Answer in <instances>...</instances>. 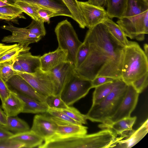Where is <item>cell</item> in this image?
Instances as JSON below:
<instances>
[{"instance_id": "484cf974", "label": "cell", "mask_w": 148, "mask_h": 148, "mask_svg": "<svg viewBox=\"0 0 148 148\" xmlns=\"http://www.w3.org/2000/svg\"><path fill=\"white\" fill-rule=\"evenodd\" d=\"M3 127L14 134L30 130L29 126L27 123L16 116L8 117L7 125Z\"/></svg>"}, {"instance_id": "9c48e42d", "label": "cell", "mask_w": 148, "mask_h": 148, "mask_svg": "<svg viewBox=\"0 0 148 148\" xmlns=\"http://www.w3.org/2000/svg\"><path fill=\"white\" fill-rule=\"evenodd\" d=\"M57 125L51 116L39 114L34 117L31 130L45 141L55 135Z\"/></svg>"}, {"instance_id": "7402d4cb", "label": "cell", "mask_w": 148, "mask_h": 148, "mask_svg": "<svg viewBox=\"0 0 148 148\" xmlns=\"http://www.w3.org/2000/svg\"><path fill=\"white\" fill-rule=\"evenodd\" d=\"M9 138L23 144L25 148H27L38 147L44 141L42 138L30 130L25 132L14 134Z\"/></svg>"}, {"instance_id": "52a82bcc", "label": "cell", "mask_w": 148, "mask_h": 148, "mask_svg": "<svg viewBox=\"0 0 148 148\" xmlns=\"http://www.w3.org/2000/svg\"><path fill=\"white\" fill-rule=\"evenodd\" d=\"M16 73L41 95L47 96L54 94L55 83L51 71H45L40 69L33 74L19 72Z\"/></svg>"}, {"instance_id": "603a6c76", "label": "cell", "mask_w": 148, "mask_h": 148, "mask_svg": "<svg viewBox=\"0 0 148 148\" xmlns=\"http://www.w3.org/2000/svg\"><path fill=\"white\" fill-rule=\"evenodd\" d=\"M147 10L148 1L127 0L125 9L122 17L130 18L136 16Z\"/></svg>"}, {"instance_id": "f35d334b", "label": "cell", "mask_w": 148, "mask_h": 148, "mask_svg": "<svg viewBox=\"0 0 148 148\" xmlns=\"http://www.w3.org/2000/svg\"><path fill=\"white\" fill-rule=\"evenodd\" d=\"M25 148L23 143L10 138H5L0 139V148Z\"/></svg>"}, {"instance_id": "816d5d0a", "label": "cell", "mask_w": 148, "mask_h": 148, "mask_svg": "<svg viewBox=\"0 0 148 148\" xmlns=\"http://www.w3.org/2000/svg\"><path fill=\"white\" fill-rule=\"evenodd\" d=\"M0 126H2L0 124Z\"/></svg>"}, {"instance_id": "f907efd6", "label": "cell", "mask_w": 148, "mask_h": 148, "mask_svg": "<svg viewBox=\"0 0 148 148\" xmlns=\"http://www.w3.org/2000/svg\"><path fill=\"white\" fill-rule=\"evenodd\" d=\"M143 50L145 55L148 57V45L147 44L145 43L144 45Z\"/></svg>"}, {"instance_id": "ba28073f", "label": "cell", "mask_w": 148, "mask_h": 148, "mask_svg": "<svg viewBox=\"0 0 148 148\" xmlns=\"http://www.w3.org/2000/svg\"><path fill=\"white\" fill-rule=\"evenodd\" d=\"M139 94L131 84L127 85L125 95L117 110L112 116L99 125V127L104 129L114 122L130 117L137 103Z\"/></svg>"}, {"instance_id": "83f0119b", "label": "cell", "mask_w": 148, "mask_h": 148, "mask_svg": "<svg viewBox=\"0 0 148 148\" xmlns=\"http://www.w3.org/2000/svg\"><path fill=\"white\" fill-rule=\"evenodd\" d=\"M116 80L112 82L107 83L95 88L93 94L92 105L98 103L110 92L115 85Z\"/></svg>"}, {"instance_id": "d4e9b609", "label": "cell", "mask_w": 148, "mask_h": 148, "mask_svg": "<svg viewBox=\"0 0 148 148\" xmlns=\"http://www.w3.org/2000/svg\"><path fill=\"white\" fill-rule=\"evenodd\" d=\"M127 0H107L106 10L108 18L116 17L119 19L123 15Z\"/></svg>"}, {"instance_id": "e0dca14e", "label": "cell", "mask_w": 148, "mask_h": 148, "mask_svg": "<svg viewBox=\"0 0 148 148\" xmlns=\"http://www.w3.org/2000/svg\"><path fill=\"white\" fill-rule=\"evenodd\" d=\"M136 118V116L124 118L107 126L104 129L110 130L117 136H121L120 137L122 140L128 137L134 131L132 127Z\"/></svg>"}, {"instance_id": "4dcf8cb0", "label": "cell", "mask_w": 148, "mask_h": 148, "mask_svg": "<svg viewBox=\"0 0 148 148\" xmlns=\"http://www.w3.org/2000/svg\"><path fill=\"white\" fill-rule=\"evenodd\" d=\"M45 102L49 108L62 110L67 108V105L60 97V95L51 94L46 96Z\"/></svg>"}, {"instance_id": "6da1fadb", "label": "cell", "mask_w": 148, "mask_h": 148, "mask_svg": "<svg viewBox=\"0 0 148 148\" xmlns=\"http://www.w3.org/2000/svg\"><path fill=\"white\" fill-rule=\"evenodd\" d=\"M84 40L88 43L89 51L76 73L83 79L92 81L105 76L121 79L125 47L112 36L106 26L99 23L89 29Z\"/></svg>"}, {"instance_id": "ac0fdd59", "label": "cell", "mask_w": 148, "mask_h": 148, "mask_svg": "<svg viewBox=\"0 0 148 148\" xmlns=\"http://www.w3.org/2000/svg\"><path fill=\"white\" fill-rule=\"evenodd\" d=\"M24 104L16 93L11 90L9 96L2 103L1 107L8 117L16 116L22 113Z\"/></svg>"}, {"instance_id": "5b68a950", "label": "cell", "mask_w": 148, "mask_h": 148, "mask_svg": "<svg viewBox=\"0 0 148 148\" xmlns=\"http://www.w3.org/2000/svg\"><path fill=\"white\" fill-rule=\"evenodd\" d=\"M91 88V81L81 78L75 71L60 95L65 104L69 106L86 96Z\"/></svg>"}, {"instance_id": "ee69618b", "label": "cell", "mask_w": 148, "mask_h": 148, "mask_svg": "<svg viewBox=\"0 0 148 148\" xmlns=\"http://www.w3.org/2000/svg\"><path fill=\"white\" fill-rule=\"evenodd\" d=\"M107 0H88L89 4L96 6L103 7L106 4Z\"/></svg>"}, {"instance_id": "4fadbf2b", "label": "cell", "mask_w": 148, "mask_h": 148, "mask_svg": "<svg viewBox=\"0 0 148 148\" xmlns=\"http://www.w3.org/2000/svg\"><path fill=\"white\" fill-rule=\"evenodd\" d=\"M53 75L55 90L53 95H60L64 86L75 72L74 66L69 61L63 62L50 71Z\"/></svg>"}, {"instance_id": "b9f144b4", "label": "cell", "mask_w": 148, "mask_h": 148, "mask_svg": "<svg viewBox=\"0 0 148 148\" xmlns=\"http://www.w3.org/2000/svg\"><path fill=\"white\" fill-rule=\"evenodd\" d=\"M116 79L105 76H99L95 77L91 81L92 88L110 82H112Z\"/></svg>"}, {"instance_id": "f6af8a7d", "label": "cell", "mask_w": 148, "mask_h": 148, "mask_svg": "<svg viewBox=\"0 0 148 148\" xmlns=\"http://www.w3.org/2000/svg\"><path fill=\"white\" fill-rule=\"evenodd\" d=\"M8 116L0 107V124L3 127L6 126Z\"/></svg>"}, {"instance_id": "f1b7e54d", "label": "cell", "mask_w": 148, "mask_h": 148, "mask_svg": "<svg viewBox=\"0 0 148 148\" xmlns=\"http://www.w3.org/2000/svg\"><path fill=\"white\" fill-rule=\"evenodd\" d=\"M30 49L28 46L18 43L0 56V64L15 58L21 53L28 51Z\"/></svg>"}, {"instance_id": "ffe728a7", "label": "cell", "mask_w": 148, "mask_h": 148, "mask_svg": "<svg viewBox=\"0 0 148 148\" xmlns=\"http://www.w3.org/2000/svg\"><path fill=\"white\" fill-rule=\"evenodd\" d=\"M148 119L137 130H134L128 137L117 141L114 147L130 148L139 142L148 132Z\"/></svg>"}, {"instance_id": "d590c367", "label": "cell", "mask_w": 148, "mask_h": 148, "mask_svg": "<svg viewBox=\"0 0 148 148\" xmlns=\"http://www.w3.org/2000/svg\"><path fill=\"white\" fill-rule=\"evenodd\" d=\"M23 12L22 10L14 5L0 7V13L14 19L20 16Z\"/></svg>"}, {"instance_id": "9a60e30c", "label": "cell", "mask_w": 148, "mask_h": 148, "mask_svg": "<svg viewBox=\"0 0 148 148\" xmlns=\"http://www.w3.org/2000/svg\"><path fill=\"white\" fill-rule=\"evenodd\" d=\"M40 61L41 69L45 71H50L60 64L69 61L67 52L58 47L40 56Z\"/></svg>"}, {"instance_id": "bcb514c9", "label": "cell", "mask_w": 148, "mask_h": 148, "mask_svg": "<svg viewBox=\"0 0 148 148\" xmlns=\"http://www.w3.org/2000/svg\"><path fill=\"white\" fill-rule=\"evenodd\" d=\"M17 44L6 45L3 43H0V56L7 51L16 46Z\"/></svg>"}, {"instance_id": "8d00e7d4", "label": "cell", "mask_w": 148, "mask_h": 148, "mask_svg": "<svg viewBox=\"0 0 148 148\" xmlns=\"http://www.w3.org/2000/svg\"><path fill=\"white\" fill-rule=\"evenodd\" d=\"M47 113L60 120L73 123L81 124L71 119L60 110L49 108Z\"/></svg>"}, {"instance_id": "8992f818", "label": "cell", "mask_w": 148, "mask_h": 148, "mask_svg": "<svg viewBox=\"0 0 148 148\" xmlns=\"http://www.w3.org/2000/svg\"><path fill=\"white\" fill-rule=\"evenodd\" d=\"M127 37L141 41L148 33V10L130 18L122 17L116 22Z\"/></svg>"}, {"instance_id": "836d02e7", "label": "cell", "mask_w": 148, "mask_h": 148, "mask_svg": "<svg viewBox=\"0 0 148 148\" xmlns=\"http://www.w3.org/2000/svg\"><path fill=\"white\" fill-rule=\"evenodd\" d=\"M44 23L42 20L32 19L30 24L26 27L31 33L42 37L46 34Z\"/></svg>"}, {"instance_id": "c3c4849f", "label": "cell", "mask_w": 148, "mask_h": 148, "mask_svg": "<svg viewBox=\"0 0 148 148\" xmlns=\"http://www.w3.org/2000/svg\"><path fill=\"white\" fill-rule=\"evenodd\" d=\"M0 19L10 21L12 20L13 18L10 16L3 14L0 13Z\"/></svg>"}, {"instance_id": "30bf717a", "label": "cell", "mask_w": 148, "mask_h": 148, "mask_svg": "<svg viewBox=\"0 0 148 148\" xmlns=\"http://www.w3.org/2000/svg\"><path fill=\"white\" fill-rule=\"evenodd\" d=\"M3 29L10 31L11 35L5 36L2 40L6 43L17 42L28 46L31 43L37 42L42 37L30 33L27 27L19 28L9 24L1 27Z\"/></svg>"}, {"instance_id": "f5cc1de1", "label": "cell", "mask_w": 148, "mask_h": 148, "mask_svg": "<svg viewBox=\"0 0 148 148\" xmlns=\"http://www.w3.org/2000/svg\"><path fill=\"white\" fill-rule=\"evenodd\" d=\"M147 0L148 1V0Z\"/></svg>"}, {"instance_id": "4316f807", "label": "cell", "mask_w": 148, "mask_h": 148, "mask_svg": "<svg viewBox=\"0 0 148 148\" xmlns=\"http://www.w3.org/2000/svg\"><path fill=\"white\" fill-rule=\"evenodd\" d=\"M71 12L72 18L79 27L84 29L86 27L84 19L77 0H62Z\"/></svg>"}, {"instance_id": "44dd1931", "label": "cell", "mask_w": 148, "mask_h": 148, "mask_svg": "<svg viewBox=\"0 0 148 148\" xmlns=\"http://www.w3.org/2000/svg\"><path fill=\"white\" fill-rule=\"evenodd\" d=\"M14 92L24 102V106L22 113L32 114L47 113L49 107L45 102L40 101Z\"/></svg>"}, {"instance_id": "277c9868", "label": "cell", "mask_w": 148, "mask_h": 148, "mask_svg": "<svg viewBox=\"0 0 148 148\" xmlns=\"http://www.w3.org/2000/svg\"><path fill=\"white\" fill-rule=\"evenodd\" d=\"M54 31L58 47L67 52L69 61L75 67L76 54L82 42L79 40L73 27L67 19L59 23Z\"/></svg>"}, {"instance_id": "2e32d148", "label": "cell", "mask_w": 148, "mask_h": 148, "mask_svg": "<svg viewBox=\"0 0 148 148\" xmlns=\"http://www.w3.org/2000/svg\"><path fill=\"white\" fill-rule=\"evenodd\" d=\"M41 8L49 10L59 16L72 18L69 10L62 0H23Z\"/></svg>"}, {"instance_id": "7dc6e473", "label": "cell", "mask_w": 148, "mask_h": 148, "mask_svg": "<svg viewBox=\"0 0 148 148\" xmlns=\"http://www.w3.org/2000/svg\"><path fill=\"white\" fill-rule=\"evenodd\" d=\"M12 68L13 70L16 72H19L25 73L21 64L15 58L14 59L12 65Z\"/></svg>"}, {"instance_id": "60d3db41", "label": "cell", "mask_w": 148, "mask_h": 148, "mask_svg": "<svg viewBox=\"0 0 148 148\" xmlns=\"http://www.w3.org/2000/svg\"><path fill=\"white\" fill-rule=\"evenodd\" d=\"M11 90L0 76V98L3 103L10 94Z\"/></svg>"}, {"instance_id": "5bb4252c", "label": "cell", "mask_w": 148, "mask_h": 148, "mask_svg": "<svg viewBox=\"0 0 148 148\" xmlns=\"http://www.w3.org/2000/svg\"><path fill=\"white\" fill-rule=\"evenodd\" d=\"M51 116L57 125L55 134L51 138L83 135L87 133L88 127L82 124L64 121Z\"/></svg>"}, {"instance_id": "681fc988", "label": "cell", "mask_w": 148, "mask_h": 148, "mask_svg": "<svg viewBox=\"0 0 148 148\" xmlns=\"http://www.w3.org/2000/svg\"><path fill=\"white\" fill-rule=\"evenodd\" d=\"M12 4L8 3L7 1H4L3 0H0V7L7 5H11Z\"/></svg>"}, {"instance_id": "7a4b0ae2", "label": "cell", "mask_w": 148, "mask_h": 148, "mask_svg": "<svg viewBox=\"0 0 148 148\" xmlns=\"http://www.w3.org/2000/svg\"><path fill=\"white\" fill-rule=\"evenodd\" d=\"M147 73L148 57L137 42L131 41L125 47L121 80L128 85Z\"/></svg>"}, {"instance_id": "8fae6325", "label": "cell", "mask_w": 148, "mask_h": 148, "mask_svg": "<svg viewBox=\"0 0 148 148\" xmlns=\"http://www.w3.org/2000/svg\"><path fill=\"white\" fill-rule=\"evenodd\" d=\"M86 24L88 29L103 23L108 16L104 8L89 4L87 1H78Z\"/></svg>"}, {"instance_id": "3957f363", "label": "cell", "mask_w": 148, "mask_h": 148, "mask_svg": "<svg viewBox=\"0 0 148 148\" xmlns=\"http://www.w3.org/2000/svg\"><path fill=\"white\" fill-rule=\"evenodd\" d=\"M127 85L121 79H117L110 92L97 103L92 105L86 118L92 122L103 123L115 113L126 92Z\"/></svg>"}, {"instance_id": "1f68e13d", "label": "cell", "mask_w": 148, "mask_h": 148, "mask_svg": "<svg viewBox=\"0 0 148 148\" xmlns=\"http://www.w3.org/2000/svg\"><path fill=\"white\" fill-rule=\"evenodd\" d=\"M60 110L76 122L82 125L87 123L86 115L82 114L76 108L69 106L66 108Z\"/></svg>"}, {"instance_id": "7bdbcfd3", "label": "cell", "mask_w": 148, "mask_h": 148, "mask_svg": "<svg viewBox=\"0 0 148 148\" xmlns=\"http://www.w3.org/2000/svg\"><path fill=\"white\" fill-rule=\"evenodd\" d=\"M14 134L6 130L2 126H0V139L9 138Z\"/></svg>"}, {"instance_id": "e575fe53", "label": "cell", "mask_w": 148, "mask_h": 148, "mask_svg": "<svg viewBox=\"0 0 148 148\" xmlns=\"http://www.w3.org/2000/svg\"><path fill=\"white\" fill-rule=\"evenodd\" d=\"M89 51L88 44L87 42L84 40L76 54L75 69L78 68L84 61L88 56Z\"/></svg>"}, {"instance_id": "ab89813d", "label": "cell", "mask_w": 148, "mask_h": 148, "mask_svg": "<svg viewBox=\"0 0 148 148\" xmlns=\"http://www.w3.org/2000/svg\"><path fill=\"white\" fill-rule=\"evenodd\" d=\"M38 13L40 18L44 22H47L48 24L50 23V19L51 18L59 16L56 13L49 10L41 8L38 10Z\"/></svg>"}, {"instance_id": "74e56055", "label": "cell", "mask_w": 148, "mask_h": 148, "mask_svg": "<svg viewBox=\"0 0 148 148\" xmlns=\"http://www.w3.org/2000/svg\"><path fill=\"white\" fill-rule=\"evenodd\" d=\"M148 73L131 84L139 94L142 92L147 87L148 84Z\"/></svg>"}, {"instance_id": "f546056e", "label": "cell", "mask_w": 148, "mask_h": 148, "mask_svg": "<svg viewBox=\"0 0 148 148\" xmlns=\"http://www.w3.org/2000/svg\"><path fill=\"white\" fill-rule=\"evenodd\" d=\"M14 2V5L21 9L23 12L30 16L32 19L41 20L38 13V10L40 8L39 7L23 0H15Z\"/></svg>"}, {"instance_id": "7c38bea8", "label": "cell", "mask_w": 148, "mask_h": 148, "mask_svg": "<svg viewBox=\"0 0 148 148\" xmlns=\"http://www.w3.org/2000/svg\"><path fill=\"white\" fill-rule=\"evenodd\" d=\"M6 83L10 90L41 102H45L46 96L36 91L25 79L16 73Z\"/></svg>"}, {"instance_id": "d6986e66", "label": "cell", "mask_w": 148, "mask_h": 148, "mask_svg": "<svg viewBox=\"0 0 148 148\" xmlns=\"http://www.w3.org/2000/svg\"><path fill=\"white\" fill-rule=\"evenodd\" d=\"M15 58L25 73L33 74L41 69L40 56L33 55L28 51L21 53Z\"/></svg>"}, {"instance_id": "cb8c5ba5", "label": "cell", "mask_w": 148, "mask_h": 148, "mask_svg": "<svg viewBox=\"0 0 148 148\" xmlns=\"http://www.w3.org/2000/svg\"><path fill=\"white\" fill-rule=\"evenodd\" d=\"M107 27L112 37L122 47H125L130 44L124 32L117 23L108 17L103 22Z\"/></svg>"}, {"instance_id": "d6a6232c", "label": "cell", "mask_w": 148, "mask_h": 148, "mask_svg": "<svg viewBox=\"0 0 148 148\" xmlns=\"http://www.w3.org/2000/svg\"><path fill=\"white\" fill-rule=\"evenodd\" d=\"M14 59L0 64V76L6 82L16 74L12 68Z\"/></svg>"}]
</instances>
